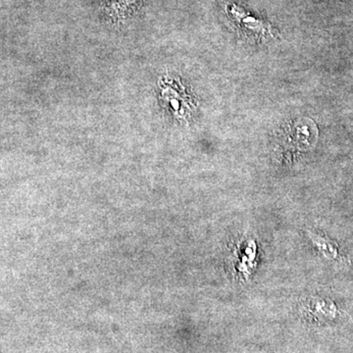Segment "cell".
<instances>
[{
  "label": "cell",
  "instance_id": "1",
  "mask_svg": "<svg viewBox=\"0 0 353 353\" xmlns=\"http://www.w3.org/2000/svg\"><path fill=\"white\" fill-rule=\"evenodd\" d=\"M227 10L239 31L245 38L257 41V43L267 41L269 38L275 39V30L269 23L256 19L236 4H231L228 6Z\"/></svg>",
  "mask_w": 353,
  "mask_h": 353
},
{
  "label": "cell",
  "instance_id": "2",
  "mask_svg": "<svg viewBox=\"0 0 353 353\" xmlns=\"http://www.w3.org/2000/svg\"><path fill=\"white\" fill-rule=\"evenodd\" d=\"M143 3V0H108L104 6V14L113 24L125 22Z\"/></svg>",
  "mask_w": 353,
  "mask_h": 353
}]
</instances>
